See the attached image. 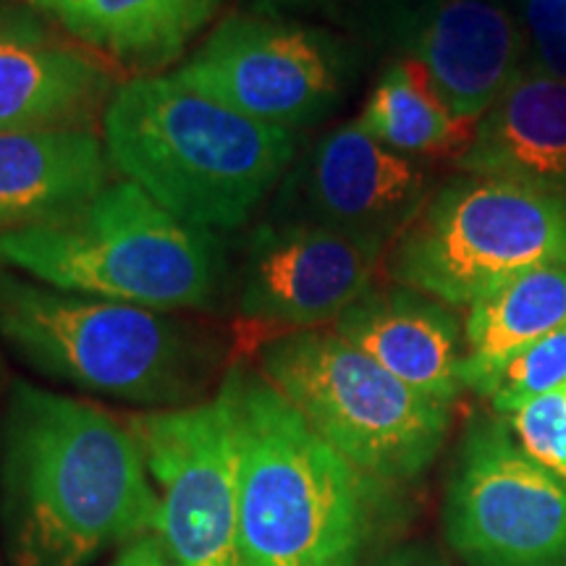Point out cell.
I'll return each instance as SVG.
<instances>
[{
    "mask_svg": "<svg viewBox=\"0 0 566 566\" xmlns=\"http://www.w3.org/2000/svg\"><path fill=\"white\" fill-rule=\"evenodd\" d=\"M158 520L129 424L90 401L13 384L0 451V522L11 566H87Z\"/></svg>",
    "mask_w": 566,
    "mask_h": 566,
    "instance_id": "1",
    "label": "cell"
},
{
    "mask_svg": "<svg viewBox=\"0 0 566 566\" xmlns=\"http://www.w3.org/2000/svg\"><path fill=\"white\" fill-rule=\"evenodd\" d=\"M218 394L239 451L242 566H357L375 535L378 480L346 462L258 367L233 363Z\"/></svg>",
    "mask_w": 566,
    "mask_h": 566,
    "instance_id": "2",
    "label": "cell"
},
{
    "mask_svg": "<svg viewBox=\"0 0 566 566\" xmlns=\"http://www.w3.org/2000/svg\"><path fill=\"white\" fill-rule=\"evenodd\" d=\"M101 129L124 181L212 233L250 223L296 160L294 132L242 116L174 74L118 84Z\"/></svg>",
    "mask_w": 566,
    "mask_h": 566,
    "instance_id": "3",
    "label": "cell"
},
{
    "mask_svg": "<svg viewBox=\"0 0 566 566\" xmlns=\"http://www.w3.org/2000/svg\"><path fill=\"white\" fill-rule=\"evenodd\" d=\"M0 338L45 378L150 412L200 405L231 367L221 331L195 317L61 292L6 268Z\"/></svg>",
    "mask_w": 566,
    "mask_h": 566,
    "instance_id": "4",
    "label": "cell"
},
{
    "mask_svg": "<svg viewBox=\"0 0 566 566\" xmlns=\"http://www.w3.org/2000/svg\"><path fill=\"white\" fill-rule=\"evenodd\" d=\"M0 268L158 313L218 310L233 279L218 233L179 221L132 181L108 184L61 221L3 233Z\"/></svg>",
    "mask_w": 566,
    "mask_h": 566,
    "instance_id": "5",
    "label": "cell"
},
{
    "mask_svg": "<svg viewBox=\"0 0 566 566\" xmlns=\"http://www.w3.org/2000/svg\"><path fill=\"white\" fill-rule=\"evenodd\" d=\"M258 373L346 462L378 483L420 478L451 407L401 384L336 331H286L258 346Z\"/></svg>",
    "mask_w": 566,
    "mask_h": 566,
    "instance_id": "6",
    "label": "cell"
},
{
    "mask_svg": "<svg viewBox=\"0 0 566 566\" xmlns=\"http://www.w3.org/2000/svg\"><path fill=\"white\" fill-rule=\"evenodd\" d=\"M399 286L459 307L516 275L566 265V195L491 176L454 179L424 202L388 254Z\"/></svg>",
    "mask_w": 566,
    "mask_h": 566,
    "instance_id": "7",
    "label": "cell"
},
{
    "mask_svg": "<svg viewBox=\"0 0 566 566\" xmlns=\"http://www.w3.org/2000/svg\"><path fill=\"white\" fill-rule=\"evenodd\" d=\"M129 428L158 491L153 535L166 566H242L239 451L223 396L142 412Z\"/></svg>",
    "mask_w": 566,
    "mask_h": 566,
    "instance_id": "8",
    "label": "cell"
},
{
    "mask_svg": "<svg viewBox=\"0 0 566 566\" xmlns=\"http://www.w3.org/2000/svg\"><path fill=\"white\" fill-rule=\"evenodd\" d=\"M446 535L467 566H566V480L499 422L467 430Z\"/></svg>",
    "mask_w": 566,
    "mask_h": 566,
    "instance_id": "9",
    "label": "cell"
},
{
    "mask_svg": "<svg viewBox=\"0 0 566 566\" xmlns=\"http://www.w3.org/2000/svg\"><path fill=\"white\" fill-rule=\"evenodd\" d=\"M174 76L254 122L300 132L342 103L346 59L323 32L294 21H221Z\"/></svg>",
    "mask_w": 566,
    "mask_h": 566,
    "instance_id": "10",
    "label": "cell"
},
{
    "mask_svg": "<svg viewBox=\"0 0 566 566\" xmlns=\"http://www.w3.org/2000/svg\"><path fill=\"white\" fill-rule=\"evenodd\" d=\"M384 247L300 221L260 223L231 279L237 313L286 331L321 328L370 289Z\"/></svg>",
    "mask_w": 566,
    "mask_h": 566,
    "instance_id": "11",
    "label": "cell"
},
{
    "mask_svg": "<svg viewBox=\"0 0 566 566\" xmlns=\"http://www.w3.org/2000/svg\"><path fill=\"white\" fill-rule=\"evenodd\" d=\"M422 163L380 145L357 122L328 132L281 181L275 221H300L386 247L430 200Z\"/></svg>",
    "mask_w": 566,
    "mask_h": 566,
    "instance_id": "12",
    "label": "cell"
},
{
    "mask_svg": "<svg viewBox=\"0 0 566 566\" xmlns=\"http://www.w3.org/2000/svg\"><path fill=\"white\" fill-rule=\"evenodd\" d=\"M116 71L40 13L0 9V132L95 129Z\"/></svg>",
    "mask_w": 566,
    "mask_h": 566,
    "instance_id": "13",
    "label": "cell"
},
{
    "mask_svg": "<svg viewBox=\"0 0 566 566\" xmlns=\"http://www.w3.org/2000/svg\"><path fill=\"white\" fill-rule=\"evenodd\" d=\"M334 331L401 384L451 407L462 394V334L449 304L407 286L367 289Z\"/></svg>",
    "mask_w": 566,
    "mask_h": 566,
    "instance_id": "14",
    "label": "cell"
},
{
    "mask_svg": "<svg viewBox=\"0 0 566 566\" xmlns=\"http://www.w3.org/2000/svg\"><path fill=\"white\" fill-rule=\"evenodd\" d=\"M412 59L454 116L480 122L520 74L522 40L491 0H438L415 34Z\"/></svg>",
    "mask_w": 566,
    "mask_h": 566,
    "instance_id": "15",
    "label": "cell"
},
{
    "mask_svg": "<svg viewBox=\"0 0 566 566\" xmlns=\"http://www.w3.org/2000/svg\"><path fill=\"white\" fill-rule=\"evenodd\" d=\"M95 129L0 132V237L84 208L111 181Z\"/></svg>",
    "mask_w": 566,
    "mask_h": 566,
    "instance_id": "16",
    "label": "cell"
},
{
    "mask_svg": "<svg viewBox=\"0 0 566 566\" xmlns=\"http://www.w3.org/2000/svg\"><path fill=\"white\" fill-rule=\"evenodd\" d=\"M457 168L566 195V82L546 71L516 74L480 116Z\"/></svg>",
    "mask_w": 566,
    "mask_h": 566,
    "instance_id": "17",
    "label": "cell"
},
{
    "mask_svg": "<svg viewBox=\"0 0 566 566\" xmlns=\"http://www.w3.org/2000/svg\"><path fill=\"white\" fill-rule=\"evenodd\" d=\"M221 0H82L59 19L71 38L142 76L179 59Z\"/></svg>",
    "mask_w": 566,
    "mask_h": 566,
    "instance_id": "18",
    "label": "cell"
},
{
    "mask_svg": "<svg viewBox=\"0 0 566 566\" xmlns=\"http://www.w3.org/2000/svg\"><path fill=\"white\" fill-rule=\"evenodd\" d=\"M566 325V265L535 268L470 304L462 384L478 391L501 365Z\"/></svg>",
    "mask_w": 566,
    "mask_h": 566,
    "instance_id": "19",
    "label": "cell"
},
{
    "mask_svg": "<svg viewBox=\"0 0 566 566\" xmlns=\"http://www.w3.org/2000/svg\"><path fill=\"white\" fill-rule=\"evenodd\" d=\"M357 124L409 158L459 160L475 139L478 122L459 118L441 101L428 71L412 55L396 61L367 97Z\"/></svg>",
    "mask_w": 566,
    "mask_h": 566,
    "instance_id": "20",
    "label": "cell"
},
{
    "mask_svg": "<svg viewBox=\"0 0 566 566\" xmlns=\"http://www.w3.org/2000/svg\"><path fill=\"white\" fill-rule=\"evenodd\" d=\"M566 384V325L554 334L537 338L527 349L514 354L495 370L478 394L491 399L499 415L514 412L516 407L546 396Z\"/></svg>",
    "mask_w": 566,
    "mask_h": 566,
    "instance_id": "21",
    "label": "cell"
},
{
    "mask_svg": "<svg viewBox=\"0 0 566 566\" xmlns=\"http://www.w3.org/2000/svg\"><path fill=\"white\" fill-rule=\"evenodd\" d=\"M516 443L566 480V384L504 415Z\"/></svg>",
    "mask_w": 566,
    "mask_h": 566,
    "instance_id": "22",
    "label": "cell"
},
{
    "mask_svg": "<svg viewBox=\"0 0 566 566\" xmlns=\"http://www.w3.org/2000/svg\"><path fill=\"white\" fill-rule=\"evenodd\" d=\"M541 71L566 82V0H522Z\"/></svg>",
    "mask_w": 566,
    "mask_h": 566,
    "instance_id": "23",
    "label": "cell"
},
{
    "mask_svg": "<svg viewBox=\"0 0 566 566\" xmlns=\"http://www.w3.org/2000/svg\"><path fill=\"white\" fill-rule=\"evenodd\" d=\"M111 566H166L158 546V537L145 535L139 537V541L129 543Z\"/></svg>",
    "mask_w": 566,
    "mask_h": 566,
    "instance_id": "24",
    "label": "cell"
},
{
    "mask_svg": "<svg viewBox=\"0 0 566 566\" xmlns=\"http://www.w3.org/2000/svg\"><path fill=\"white\" fill-rule=\"evenodd\" d=\"M370 566H436L428 556L417 554V551H396V554H388Z\"/></svg>",
    "mask_w": 566,
    "mask_h": 566,
    "instance_id": "25",
    "label": "cell"
},
{
    "mask_svg": "<svg viewBox=\"0 0 566 566\" xmlns=\"http://www.w3.org/2000/svg\"><path fill=\"white\" fill-rule=\"evenodd\" d=\"M51 3H53V0H30L32 9H38V11H42V13L51 9Z\"/></svg>",
    "mask_w": 566,
    "mask_h": 566,
    "instance_id": "26",
    "label": "cell"
}]
</instances>
